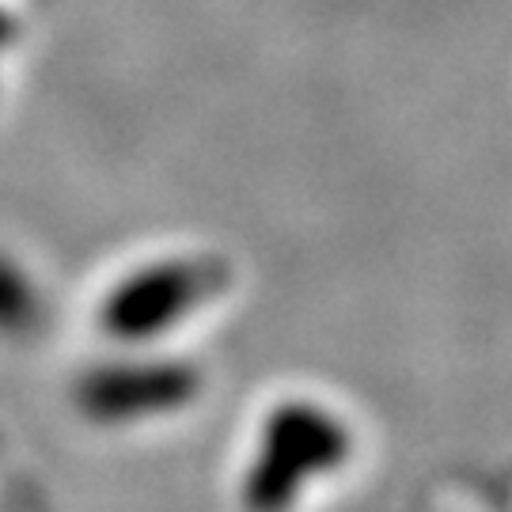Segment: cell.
<instances>
[{
	"mask_svg": "<svg viewBox=\"0 0 512 512\" xmlns=\"http://www.w3.org/2000/svg\"><path fill=\"white\" fill-rule=\"evenodd\" d=\"M353 456L346 421L327 406L293 399L274 406L258 429L255 456L239 486L247 512H293L304 486L334 475Z\"/></svg>",
	"mask_w": 512,
	"mask_h": 512,
	"instance_id": "1",
	"label": "cell"
},
{
	"mask_svg": "<svg viewBox=\"0 0 512 512\" xmlns=\"http://www.w3.org/2000/svg\"><path fill=\"white\" fill-rule=\"evenodd\" d=\"M228 285L213 258H164L122 277L99 304V330L114 342H152Z\"/></svg>",
	"mask_w": 512,
	"mask_h": 512,
	"instance_id": "2",
	"label": "cell"
},
{
	"mask_svg": "<svg viewBox=\"0 0 512 512\" xmlns=\"http://www.w3.org/2000/svg\"><path fill=\"white\" fill-rule=\"evenodd\" d=\"M198 391L202 376L194 365L145 357V361H110L92 368L76 387V403L92 421L129 425V421L175 414L186 403H194Z\"/></svg>",
	"mask_w": 512,
	"mask_h": 512,
	"instance_id": "3",
	"label": "cell"
},
{
	"mask_svg": "<svg viewBox=\"0 0 512 512\" xmlns=\"http://www.w3.org/2000/svg\"><path fill=\"white\" fill-rule=\"evenodd\" d=\"M35 315V296L12 270L0 266V319L4 323H27Z\"/></svg>",
	"mask_w": 512,
	"mask_h": 512,
	"instance_id": "4",
	"label": "cell"
}]
</instances>
